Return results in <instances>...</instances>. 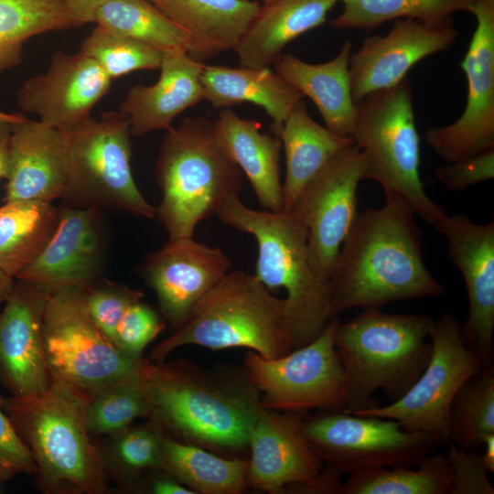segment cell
<instances>
[{"label": "cell", "instance_id": "cell-1", "mask_svg": "<svg viewBox=\"0 0 494 494\" xmlns=\"http://www.w3.org/2000/svg\"><path fill=\"white\" fill-rule=\"evenodd\" d=\"M137 381L149 423L164 435L211 452L248 447L263 407L244 366L205 369L185 360L143 359Z\"/></svg>", "mask_w": 494, "mask_h": 494}, {"label": "cell", "instance_id": "cell-2", "mask_svg": "<svg viewBox=\"0 0 494 494\" xmlns=\"http://www.w3.org/2000/svg\"><path fill=\"white\" fill-rule=\"evenodd\" d=\"M414 216L396 198H386L381 208L358 212L329 278L333 317L443 294L423 260Z\"/></svg>", "mask_w": 494, "mask_h": 494}, {"label": "cell", "instance_id": "cell-3", "mask_svg": "<svg viewBox=\"0 0 494 494\" xmlns=\"http://www.w3.org/2000/svg\"><path fill=\"white\" fill-rule=\"evenodd\" d=\"M90 397L56 380L38 394L0 396V408L30 450L36 482L45 493L108 492V474L86 426Z\"/></svg>", "mask_w": 494, "mask_h": 494}, {"label": "cell", "instance_id": "cell-4", "mask_svg": "<svg viewBox=\"0 0 494 494\" xmlns=\"http://www.w3.org/2000/svg\"><path fill=\"white\" fill-rule=\"evenodd\" d=\"M216 215L225 225L255 239V277L271 292L285 290L291 350L314 340L336 317L329 281L319 278L308 261L306 228L292 212L256 210L239 196L228 199Z\"/></svg>", "mask_w": 494, "mask_h": 494}, {"label": "cell", "instance_id": "cell-5", "mask_svg": "<svg viewBox=\"0 0 494 494\" xmlns=\"http://www.w3.org/2000/svg\"><path fill=\"white\" fill-rule=\"evenodd\" d=\"M435 321L423 314L374 308L338 322L334 341L345 375L346 412L380 406L374 398L379 390L395 401L412 387L430 360Z\"/></svg>", "mask_w": 494, "mask_h": 494}, {"label": "cell", "instance_id": "cell-6", "mask_svg": "<svg viewBox=\"0 0 494 494\" xmlns=\"http://www.w3.org/2000/svg\"><path fill=\"white\" fill-rule=\"evenodd\" d=\"M155 172L162 191L156 217L168 240L193 237L199 223L242 187L241 169L220 145L213 122L203 116L186 117L166 131Z\"/></svg>", "mask_w": 494, "mask_h": 494}, {"label": "cell", "instance_id": "cell-7", "mask_svg": "<svg viewBox=\"0 0 494 494\" xmlns=\"http://www.w3.org/2000/svg\"><path fill=\"white\" fill-rule=\"evenodd\" d=\"M185 345L246 348L263 358L282 357L291 351L285 301L254 274L230 271L196 304L187 321L152 349L149 360H166Z\"/></svg>", "mask_w": 494, "mask_h": 494}, {"label": "cell", "instance_id": "cell-8", "mask_svg": "<svg viewBox=\"0 0 494 494\" xmlns=\"http://www.w3.org/2000/svg\"><path fill=\"white\" fill-rule=\"evenodd\" d=\"M351 138L364 162V179L376 181L386 198L402 199L437 230L446 214L425 193L420 177V136L408 76L356 102Z\"/></svg>", "mask_w": 494, "mask_h": 494}, {"label": "cell", "instance_id": "cell-9", "mask_svg": "<svg viewBox=\"0 0 494 494\" xmlns=\"http://www.w3.org/2000/svg\"><path fill=\"white\" fill-rule=\"evenodd\" d=\"M43 337L53 380L93 393L137 377L143 357L120 349L91 317L85 291L65 287L48 297Z\"/></svg>", "mask_w": 494, "mask_h": 494}, {"label": "cell", "instance_id": "cell-10", "mask_svg": "<svg viewBox=\"0 0 494 494\" xmlns=\"http://www.w3.org/2000/svg\"><path fill=\"white\" fill-rule=\"evenodd\" d=\"M131 135L129 120L120 111L104 113L68 133L62 198L70 206H108L156 218V208L140 192L132 174Z\"/></svg>", "mask_w": 494, "mask_h": 494}, {"label": "cell", "instance_id": "cell-11", "mask_svg": "<svg viewBox=\"0 0 494 494\" xmlns=\"http://www.w3.org/2000/svg\"><path fill=\"white\" fill-rule=\"evenodd\" d=\"M338 322L333 317L314 340L282 357L246 353L243 366L264 409L301 414L346 409L345 375L334 341Z\"/></svg>", "mask_w": 494, "mask_h": 494}, {"label": "cell", "instance_id": "cell-12", "mask_svg": "<svg viewBox=\"0 0 494 494\" xmlns=\"http://www.w3.org/2000/svg\"><path fill=\"white\" fill-rule=\"evenodd\" d=\"M303 429L324 465L343 474L374 467H416L442 444L433 435L403 429L395 420L345 410L304 418Z\"/></svg>", "mask_w": 494, "mask_h": 494}, {"label": "cell", "instance_id": "cell-13", "mask_svg": "<svg viewBox=\"0 0 494 494\" xmlns=\"http://www.w3.org/2000/svg\"><path fill=\"white\" fill-rule=\"evenodd\" d=\"M432 353L428 364L399 399L385 406L350 413L397 421L403 429L435 435L448 442L451 403L463 383L484 366L462 337V327L451 314L435 321L429 333Z\"/></svg>", "mask_w": 494, "mask_h": 494}, {"label": "cell", "instance_id": "cell-14", "mask_svg": "<svg viewBox=\"0 0 494 494\" xmlns=\"http://www.w3.org/2000/svg\"><path fill=\"white\" fill-rule=\"evenodd\" d=\"M364 179L358 147L343 149L305 186L292 212L306 228L307 256L314 273L328 280L358 214L357 190Z\"/></svg>", "mask_w": 494, "mask_h": 494}, {"label": "cell", "instance_id": "cell-15", "mask_svg": "<svg viewBox=\"0 0 494 494\" xmlns=\"http://www.w3.org/2000/svg\"><path fill=\"white\" fill-rule=\"evenodd\" d=\"M470 13L477 25L460 63L467 85L465 109L453 123L424 134L446 163L494 148V0H478Z\"/></svg>", "mask_w": 494, "mask_h": 494}, {"label": "cell", "instance_id": "cell-16", "mask_svg": "<svg viewBox=\"0 0 494 494\" xmlns=\"http://www.w3.org/2000/svg\"><path fill=\"white\" fill-rule=\"evenodd\" d=\"M113 80L90 57L56 51L46 71L27 79L16 102L24 113L64 133L88 123L94 106L109 92Z\"/></svg>", "mask_w": 494, "mask_h": 494}, {"label": "cell", "instance_id": "cell-17", "mask_svg": "<svg viewBox=\"0 0 494 494\" xmlns=\"http://www.w3.org/2000/svg\"><path fill=\"white\" fill-rule=\"evenodd\" d=\"M448 242V253L460 271L467 294L468 314L462 327L466 346L493 365L494 221L474 223L461 214L446 215L437 230Z\"/></svg>", "mask_w": 494, "mask_h": 494}, {"label": "cell", "instance_id": "cell-18", "mask_svg": "<svg viewBox=\"0 0 494 494\" xmlns=\"http://www.w3.org/2000/svg\"><path fill=\"white\" fill-rule=\"evenodd\" d=\"M301 413L263 408L249 437L247 483L268 493H303L324 463L307 441Z\"/></svg>", "mask_w": 494, "mask_h": 494}, {"label": "cell", "instance_id": "cell-19", "mask_svg": "<svg viewBox=\"0 0 494 494\" xmlns=\"http://www.w3.org/2000/svg\"><path fill=\"white\" fill-rule=\"evenodd\" d=\"M104 240L97 207L59 209L56 230L40 254L17 275L50 295L65 287L88 289L99 281Z\"/></svg>", "mask_w": 494, "mask_h": 494}, {"label": "cell", "instance_id": "cell-20", "mask_svg": "<svg viewBox=\"0 0 494 494\" xmlns=\"http://www.w3.org/2000/svg\"><path fill=\"white\" fill-rule=\"evenodd\" d=\"M457 37L454 25L402 18L387 34L366 38L349 57L353 100L357 102L369 93L396 85L416 63L446 50Z\"/></svg>", "mask_w": 494, "mask_h": 494}, {"label": "cell", "instance_id": "cell-21", "mask_svg": "<svg viewBox=\"0 0 494 494\" xmlns=\"http://www.w3.org/2000/svg\"><path fill=\"white\" fill-rule=\"evenodd\" d=\"M231 267V262L221 249L188 237L168 240L147 258L143 271L162 315L177 329Z\"/></svg>", "mask_w": 494, "mask_h": 494}, {"label": "cell", "instance_id": "cell-22", "mask_svg": "<svg viewBox=\"0 0 494 494\" xmlns=\"http://www.w3.org/2000/svg\"><path fill=\"white\" fill-rule=\"evenodd\" d=\"M48 295L17 280L0 313V381L10 395L38 394L53 381L43 337Z\"/></svg>", "mask_w": 494, "mask_h": 494}, {"label": "cell", "instance_id": "cell-23", "mask_svg": "<svg viewBox=\"0 0 494 494\" xmlns=\"http://www.w3.org/2000/svg\"><path fill=\"white\" fill-rule=\"evenodd\" d=\"M68 134L27 119L13 127L5 202L62 198L67 181Z\"/></svg>", "mask_w": 494, "mask_h": 494}, {"label": "cell", "instance_id": "cell-24", "mask_svg": "<svg viewBox=\"0 0 494 494\" xmlns=\"http://www.w3.org/2000/svg\"><path fill=\"white\" fill-rule=\"evenodd\" d=\"M205 64L186 51L163 53L158 80L131 87L120 105L133 135L173 127L177 116L203 101L201 76Z\"/></svg>", "mask_w": 494, "mask_h": 494}, {"label": "cell", "instance_id": "cell-25", "mask_svg": "<svg viewBox=\"0 0 494 494\" xmlns=\"http://www.w3.org/2000/svg\"><path fill=\"white\" fill-rule=\"evenodd\" d=\"M216 136L229 157L243 173L266 210L283 211L279 137L262 132L256 120L222 109L213 121Z\"/></svg>", "mask_w": 494, "mask_h": 494}, {"label": "cell", "instance_id": "cell-26", "mask_svg": "<svg viewBox=\"0 0 494 494\" xmlns=\"http://www.w3.org/2000/svg\"><path fill=\"white\" fill-rule=\"evenodd\" d=\"M191 38L188 55L198 61L235 49L257 16L253 0H148Z\"/></svg>", "mask_w": 494, "mask_h": 494}, {"label": "cell", "instance_id": "cell-27", "mask_svg": "<svg viewBox=\"0 0 494 494\" xmlns=\"http://www.w3.org/2000/svg\"><path fill=\"white\" fill-rule=\"evenodd\" d=\"M351 53L352 43L347 40L336 57L323 63L282 53L273 64L280 77L314 102L325 126L346 137H351L356 117L349 70Z\"/></svg>", "mask_w": 494, "mask_h": 494}, {"label": "cell", "instance_id": "cell-28", "mask_svg": "<svg viewBox=\"0 0 494 494\" xmlns=\"http://www.w3.org/2000/svg\"><path fill=\"white\" fill-rule=\"evenodd\" d=\"M339 0H273L259 13L235 48L240 66L271 68L285 46L326 22Z\"/></svg>", "mask_w": 494, "mask_h": 494}, {"label": "cell", "instance_id": "cell-29", "mask_svg": "<svg viewBox=\"0 0 494 494\" xmlns=\"http://www.w3.org/2000/svg\"><path fill=\"white\" fill-rule=\"evenodd\" d=\"M201 81L203 100L214 108L252 102L264 109L277 137L291 110L304 98L271 68L205 65Z\"/></svg>", "mask_w": 494, "mask_h": 494}, {"label": "cell", "instance_id": "cell-30", "mask_svg": "<svg viewBox=\"0 0 494 494\" xmlns=\"http://www.w3.org/2000/svg\"><path fill=\"white\" fill-rule=\"evenodd\" d=\"M278 137L285 156L283 211L290 212L305 186L343 149L354 144L320 125L301 100L285 120Z\"/></svg>", "mask_w": 494, "mask_h": 494}, {"label": "cell", "instance_id": "cell-31", "mask_svg": "<svg viewBox=\"0 0 494 494\" xmlns=\"http://www.w3.org/2000/svg\"><path fill=\"white\" fill-rule=\"evenodd\" d=\"M201 494H239L247 483L248 460L223 457L203 447L162 434L160 467Z\"/></svg>", "mask_w": 494, "mask_h": 494}, {"label": "cell", "instance_id": "cell-32", "mask_svg": "<svg viewBox=\"0 0 494 494\" xmlns=\"http://www.w3.org/2000/svg\"><path fill=\"white\" fill-rule=\"evenodd\" d=\"M58 220L51 202L19 199L0 206V271L16 278L43 251Z\"/></svg>", "mask_w": 494, "mask_h": 494}, {"label": "cell", "instance_id": "cell-33", "mask_svg": "<svg viewBox=\"0 0 494 494\" xmlns=\"http://www.w3.org/2000/svg\"><path fill=\"white\" fill-rule=\"evenodd\" d=\"M91 23L163 53H188L191 46L188 33L148 0H108L97 9Z\"/></svg>", "mask_w": 494, "mask_h": 494}, {"label": "cell", "instance_id": "cell-34", "mask_svg": "<svg viewBox=\"0 0 494 494\" xmlns=\"http://www.w3.org/2000/svg\"><path fill=\"white\" fill-rule=\"evenodd\" d=\"M342 10L330 20L337 29L372 30L381 24L413 18L434 26L454 25L456 12H471L478 0H339Z\"/></svg>", "mask_w": 494, "mask_h": 494}, {"label": "cell", "instance_id": "cell-35", "mask_svg": "<svg viewBox=\"0 0 494 494\" xmlns=\"http://www.w3.org/2000/svg\"><path fill=\"white\" fill-rule=\"evenodd\" d=\"M416 467H374L351 472L340 494H449L450 467L445 454L431 453Z\"/></svg>", "mask_w": 494, "mask_h": 494}, {"label": "cell", "instance_id": "cell-36", "mask_svg": "<svg viewBox=\"0 0 494 494\" xmlns=\"http://www.w3.org/2000/svg\"><path fill=\"white\" fill-rule=\"evenodd\" d=\"M70 27L59 0H0V77L21 63L27 39Z\"/></svg>", "mask_w": 494, "mask_h": 494}, {"label": "cell", "instance_id": "cell-37", "mask_svg": "<svg viewBox=\"0 0 494 494\" xmlns=\"http://www.w3.org/2000/svg\"><path fill=\"white\" fill-rule=\"evenodd\" d=\"M494 435V367L483 368L456 393L448 414V442L478 450Z\"/></svg>", "mask_w": 494, "mask_h": 494}, {"label": "cell", "instance_id": "cell-38", "mask_svg": "<svg viewBox=\"0 0 494 494\" xmlns=\"http://www.w3.org/2000/svg\"><path fill=\"white\" fill-rule=\"evenodd\" d=\"M147 415V401L135 377L91 393L85 421L91 435H112L129 427L135 419Z\"/></svg>", "mask_w": 494, "mask_h": 494}, {"label": "cell", "instance_id": "cell-39", "mask_svg": "<svg viewBox=\"0 0 494 494\" xmlns=\"http://www.w3.org/2000/svg\"><path fill=\"white\" fill-rule=\"evenodd\" d=\"M161 435L150 423L112 435L107 446L100 450L107 474L128 486L137 483L144 471L158 470Z\"/></svg>", "mask_w": 494, "mask_h": 494}, {"label": "cell", "instance_id": "cell-40", "mask_svg": "<svg viewBox=\"0 0 494 494\" xmlns=\"http://www.w3.org/2000/svg\"><path fill=\"white\" fill-rule=\"evenodd\" d=\"M80 51L112 80L134 71L158 70L163 59L162 51L98 25L82 40Z\"/></svg>", "mask_w": 494, "mask_h": 494}, {"label": "cell", "instance_id": "cell-41", "mask_svg": "<svg viewBox=\"0 0 494 494\" xmlns=\"http://www.w3.org/2000/svg\"><path fill=\"white\" fill-rule=\"evenodd\" d=\"M84 291L91 317L113 342L117 326L125 311L144 296L139 290L106 281H98Z\"/></svg>", "mask_w": 494, "mask_h": 494}, {"label": "cell", "instance_id": "cell-42", "mask_svg": "<svg viewBox=\"0 0 494 494\" xmlns=\"http://www.w3.org/2000/svg\"><path fill=\"white\" fill-rule=\"evenodd\" d=\"M157 313L139 300L131 305L119 322L113 343L125 353L142 357L145 347L164 329Z\"/></svg>", "mask_w": 494, "mask_h": 494}, {"label": "cell", "instance_id": "cell-43", "mask_svg": "<svg viewBox=\"0 0 494 494\" xmlns=\"http://www.w3.org/2000/svg\"><path fill=\"white\" fill-rule=\"evenodd\" d=\"M450 467L449 494H494L489 472L478 450L449 446L446 454Z\"/></svg>", "mask_w": 494, "mask_h": 494}, {"label": "cell", "instance_id": "cell-44", "mask_svg": "<svg viewBox=\"0 0 494 494\" xmlns=\"http://www.w3.org/2000/svg\"><path fill=\"white\" fill-rule=\"evenodd\" d=\"M435 177L451 190L461 191L494 177V148L435 169Z\"/></svg>", "mask_w": 494, "mask_h": 494}, {"label": "cell", "instance_id": "cell-45", "mask_svg": "<svg viewBox=\"0 0 494 494\" xmlns=\"http://www.w3.org/2000/svg\"><path fill=\"white\" fill-rule=\"evenodd\" d=\"M36 471L30 450L0 408V481H7L19 474L35 476Z\"/></svg>", "mask_w": 494, "mask_h": 494}, {"label": "cell", "instance_id": "cell-46", "mask_svg": "<svg viewBox=\"0 0 494 494\" xmlns=\"http://www.w3.org/2000/svg\"><path fill=\"white\" fill-rule=\"evenodd\" d=\"M75 27L91 23L97 9L108 0H59Z\"/></svg>", "mask_w": 494, "mask_h": 494}, {"label": "cell", "instance_id": "cell-47", "mask_svg": "<svg viewBox=\"0 0 494 494\" xmlns=\"http://www.w3.org/2000/svg\"><path fill=\"white\" fill-rule=\"evenodd\" d=\"M161 474L149 479L147 492L153 494H195L177 478L160 469Z\"/></svg>", "mask_w": 494, "mask_h": 494}, {"label": "cell", "instance_id": "cell-48", "mask_svg": "<svg viewBox=\"0 0 494 494\" xmlns=\"http://www.w3.org/2000/svg\"><path fill=\"white\" fill-rule=\"evenodd\" d=\"M15 124L0 122V179L5 178L7 166L10 139Z\"/></svg>", "mask_w": 494, "mask_h": 494}, {"label": "cell", "instance_id": "cell-49", "mask_svg": "<svg viewBox=\"0 0 494 494\" xmlns=\"http://www.w3.org/2000/svg\"><path fill=\"white\" fill-rule=\"evenodd\" d=\"M481 456L489 474L494 472V435H489L482 446Z\"/></svg>", "mask_w": 494, "mask_h": 494}, {"label": "cell", "instance_id": "cell-50", "mask_svg": "<svg viewBox=\"0 0 494 494\" xmlns=\"http://www.w3.org/2000/svg\"><path fill=\"white\" fill-rule=\"evenodd\" d=\"M14 278L0 271V304L5 303L13 290Z\"/></svg>", "mask_w": 494, "mask_h": 494}, {"label": "cell", "instance_id": "cell-51", "mask_svg": "<svg viewBox=\"0 0 494 494\" xmlns=\"http://www.w3.org/2000/svg\"><path fill=\"white\" fill-rule=\"evenodd\" d=\"M27 119V118L21 113H10L0 111V122L16 124L24 122Z\"/></svg>", "mask_w": 494, "mask_h": 494}, {"label": "cell", "instance_id": "cell-52", "mask_svg": "<svg viewBox=\"0 0 494 494\" xmlns=\"http://www.w3.org/2000/svg\"><path fill=\"white\" fill-rule=\"evenodd\" d=\"M263 2V4H267V3H270L272 2L273 0H261Z\"/></svg>", "mask_w": 494, "mask_h": 494}]
</instances>
